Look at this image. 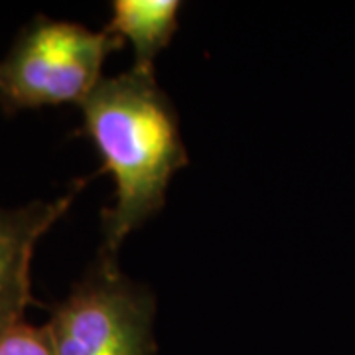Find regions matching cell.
Masks as SVG:
<instances>
[{"mask_svg":"<svg viewBox=\"0 0 355 355\" xmlns=\"http://www.w3.org/2000/svg\"><path fill=\"white\" fill-rule=\"evenodd\" d=\"M81 132L114 178V205L103 211L105 241L99 254L116 259L125 237L158 214L172 176L188 164L172 101L154 73L130 69L105 77L79 105Z\"/></svg>","mask_w":355,"mask_h":355,"instance_id":"6da1fadb","label":"cell"},{"mask_svg":"<svg viewBox=\"0 0 355 355\" xmlns=\"http://www.w3.org/2000/svg\"><path fill=\"white\" fill-rule=\"evenodd\" d=\"M125 40L77 22L34 18L0 62V107L6 113L81 103L101 81L105 58Z\"/></svg>","mask_w":355,"mask_h":355,"instance_id":"7a4b0ae2","label":"cell"},{"mask_svg":"<svg viewBox=\"0 0 355 355\" xmlns=\"http://www.w3.org/2000/svg\"><path fill=\"white\" fill-rule=\"evenodd\" d=\"M153 292L121 275L116 259L97 263L53 306L50 331L55 355H154Z\"/></svg>","mask_w":355,"mask_h":355,"instance_id":"3957f363","label":"cell"},{"mask_svg":"<svg viewBox=\"0 0 355 355\" xmlns=\"http://www.w3.org/2000/svg\"><path fill=\"white\" fill-rule=\"evenodd\" d=\"M85 182L76 180L67 193L50 202L0 207V336L24 322V310L32 302L30 265L36 245L65 216Z\"/></svg>","mask_w":355,"mask_h":355,"instance_id":"277c9868","label":"cell"},{"mask_svg":"<svg viewBox=\"0 0 355 355\" xmlns=\"http://www.w3.org/2000/svg\"><path fill=\"white\" fill-rule=\"evenodd\" d=\"M178 0H114L105 32L128 40L135 48V69L154 73V58L170 44L178 30Z\"/></svg>","mask_w":355,"mask_h":355,"instance_id":"5b68a950","label":"cell"},{"mask_svg":"<svg viewBox=\"0 0 355 355\" xmlns=\"http://www.w3.org/2000/svg\"><path fill=\"white\" fill-rule=\"evenodd\" d=\"M0 355H55V347L46 326L20 322L0 336Z\"/></svg>","mask_w":355,"mask_h":355,"instance_id":"8992f818","label":"cell"}]
</instances>
